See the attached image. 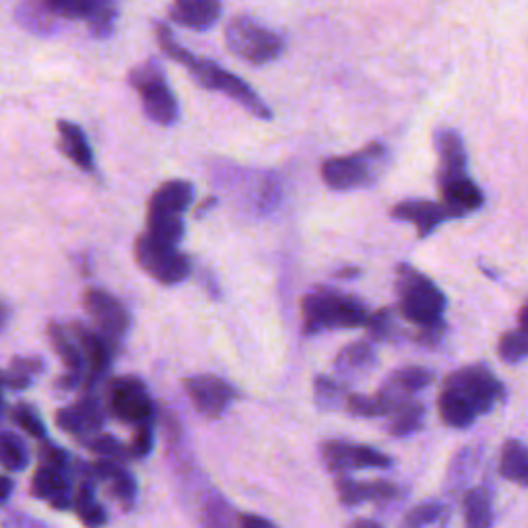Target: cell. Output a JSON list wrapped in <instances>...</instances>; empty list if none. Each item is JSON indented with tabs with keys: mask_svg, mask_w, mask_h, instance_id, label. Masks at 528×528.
Returning <instances> with one entry per match:
<instances>
[{
	"mask_svg": "<svg viewBox=\"0 0 528 528\" xmlns=\"http://www.w3.org/2000/svg\"><path fill=\"white\" fill-rule=\"evenodd\" d=\"M502 401H506V386L500 378L485 363H471L444 380L438 396V411L446 425L465 429Z\"/></svg>",
	"mask_w": 528,
	"mask_h": 528,
	"instance_id": "6da1fadb",
	"label": "cell"
},
{
	"mask_svg": "<svg viewBox=\"0 0 528 528\" xmlns=\"http://www.w3.org/2000/svg\"><path fill=\"white\" fill-rule=\"evenodd\" d=\"M370 310L357 295L333 287H316L302 300L304 335L312 337L322 330L368 326Z\"/></svg>",
	"mask_w": 528,
	"mask_h": 528,
	"instance_id": "7a4b0ae2",
	"label": "cell"
},
{
	"mask_svg": "<svg viewBox=\"0 0 528 528\" xmlns=\"http://www.w3.org/2000/svg\"><path fill=\"white\" fill-rule=\"evenodd\" d=\"M394 289L399 295V314L419 330L446 326V293L427 275L403 262L396 267Z\"/></svg>",
	"mask_w": 528,
	"mask_h": 528,
	"instance_id": "3957f363",
	"label": "cell"
},
{
	"mask_svg": "<svg viewBox=\"0 0 528 528\" xmlns=\"http://www.w3.org/2000/svg\"><path fill=\"white\" fill-rule=\"evenodd\" d=\"M388 165V147L382 143H370L351 155L326 159L320 168V176L330 190L351 192L370 188L380 182V178L388 170Z\"/></svg>",
	"mask_w": 528,
	"mask_h": 528,
	"instance_id": "277c9868",
	"label": "cell"
},
{
	"mask_svg": "<svg viewBox=\"0 0 528 528\" xmlns=\"http://www.w3.org/2000/svg\"><path fill=\"white\" fill-rule=\"evenodd\" d=\"M225 42L238 58L254 66L277 60L285 50V38L279 31L248 15H236L227 23Z\"/></svg>",
	"mask_w": 528,
	"mask_h": 528,
	"instance_id": "5b68a950",
	"label": "cell"
},
{
	"mask_svg": "<svg viewBox=\"0 0 528 528\" xmlns=\"http://www.w3.org/2000/svg\"><path fill=\"white\" fill-rule=\"evenodd\" d=\"M128 83L137 89L145 114L159 126H174L180 116L178 99L168 85L163 66L157 58H149L128 73Z\"/></svg>",
	"mask_w": 528,
	"mask_h": 528,
	"instance_id": "8992f818",
	"label": "cell"
},
{
	"mask_svg": "<svg viewBox=\"0 0 528 528\" xmlns=\"http://www.w3.org/2000/svg\"><path fill=\"white\" fill-rule=\"evenodd\" d=\"M184 69L188 73H192V77L201 83L205 89L211 91H221L227 97L234 99L240 106H244L252 116L260 118V120H271L273 118V110L262 102L260 95L238 75L229 73L213 60H205V58H198V56H190L184 64Z\"/></svg>",
	"mask_w": 528,
	"mask_h": 528,
	"instance_id": "52a82bcc",
	"label": "cell"
},
{
	"mask_svg": "<svg viewBox=\"0 0 528 528\" xmlns=\"http://www.w3.org/2000/svg\"><path fill=\"white\" fill-rule=\"evenodd\" d=\"M139 267L161 285H180L190 275V258L176 246L161 244L151 236H139L135 242Z\"/></svg>",
	"mask_w": 528,
	"mask_h": 528,
	"instance_id": "ba28073f",
	"label": "cell"
},
{
	"mask_svg": "<svg viewBox=\"0 0 528 528\" xmlns=\"http://www.w3.org/2000/svg\"><path fill=\"white\" fill-rule=\"evenodd\" d=\"M106 409L118 421L128 425H143L155 419V405L145 384L135 376L112 378L106 384Z\"/></svg>",
	"mask_w": 528,
	"mask_h": 528,
	"instance_id": "9c48e42d",
	"label": "cell"
},
{
	"mask_svg": "<svg viewBox=\"0 0 528 528\" xmlns=\"http://www.w3.org/2000/svg\"><path fill=\"white\" fill-rule=\"evenodd\" d=\"M83 306L91 316L95 330L102 335L114 349L124 341L130 328V314L120 300L104 289H87L83 293Z\"/></svg>",
	"mask_w": 528,
	"mask_h": 528,
	"instance_id": "30bf717a",
	"label": "cell"
},
{
	"mask_svg": "<svg viewBox=\"0 0 528 528\" xmlns=\"http://www.w3.org/2000/svg\"><path fill=\"white\" fill-rule=\"evenodd\" d=\"M320 456L328 471L345 475L353 469H390L392 458L372 446L345 440H328L320 446Z\"/></svg>",
	"mask_w": 528,
	"mask_h": 528,
	"instance_id": "8fae6325",
	"label": "cell"
},
{
	"mask_svg": "<svg viewBox=\"0 0 528 528\" xmlns=\"http://www.w3.org/2000/svg\"><path fill=\"white\" fill-rule=\"evenodd\" d=\"M182 384L194 409L209 419L221 417L229 405L236 401V388L227 380L211 374L184 378Z\"/></svg>",
	"mask_w": 528,
	"mask_h": 528,
	"instance_id": "7c38bea8",
	"label": "cell"
},
{
	"mask_svg": "<svg viewBox=\"0 0 528 528\" xmlns=\"http://www.w3.org/2000/svg\"><path fill=\"white\" fill-rule=\"evenodd\" d=\"M106 419H108L106 403L99 401L95 394H85L81 401L64 407L56 413V425L62 429V432L79 438L81 442L95 434H102Z\"/></svg>",
	"mask_w": 528,
	"mask_h": 528,
	"instance_id": "4fadbf2b",
	"label": "cell"
},
{
	"mask_svg": "<svg viewBox=\"0 0 528 528\" xmlns=\"http://www.w3.org/2000/svg\"><path fill=\"white\" fill-rule=\"evenodd\" d=\"M434 145L438 151V188H444L452 182L471 178L469 176V157L465 143L452 128H438L434 135Z\"/></svg>",
	"mask_w": 528,
	"mask_h": 528,
	"instance_id": "5bb4252c",
	"label": "cell"
},
{
	"mask_svg": "<svg viewBox=\"0 0 528 528\" xmlns=\"http://www.w3.org/2000/svg\"><path fill=\"white\" fill-rule=\"evenodd\" d=\"M434 380H436V374L429 368L405 366V368L392 372L384 380V384L378 390V396L390 407V411H394L401 403L413 399L417 392L432 386Z\"/></svg>",
	"mask_w": 528,
	"mask_h": 528,
	"instance_id": "9a60e30c",
	"label": "cell"
},
{
	"mask_svg": "<svg viewBox=\"0 0 528 528\" xmlns=\"http://www.w3.org/2000/svg\"><path fill=\"white\" fill-rule=\"evenodd\" d=\"M71 330H73V335L81 347L85 366H87L85 386H93L97 380H102L108 374L112 355L116 349L102 335H99L95 328H89L81 322H75L71 326Z\"/></svg>",
	"mask_w": 528,
	"mask_h": 528,
	"instance_id": "2e32d148",
	"label": "cell"
},
{
	"mask_svg": "<svg viewBox=\"0 0 528 528\" xmlns=\"http://www.w3.org/2000/svg\"><path fill=\"white\" fill-rule=\"evenodd\" d=\"M378 366V349L370 339L345 345L335 357V376L345 386L370 376Z\"/></svg>",
	"mask_w": 528,
	"mask_h": 528,
	"instance_id": "e0dca14e",
	"label": "cell"
},
{
	"mask_svg": "<svg viewBox=\"0 0 528 528\" xmlns=\"http://www.w3.org/2000/svg\"><path fill=\"white\" fill-rule=\"evenodd\" d=\"M75 483L71 471L40 467L31 479V493L50 502L54 510H69L75 504Z\"/></svg>",
	"mask_w": 528,
	"mask_h": 528,
	"instance_id": "ac0fdd59",
	"label": "cell"
},
{
	"mask_svg": "<svg viewBox=\"0 0 528 528\" xmlns=\"http://www.w3.org/2000/svg\"><path fill=\"white\" fill-rule=\"evenodd\" d=\"M390 215L396 221H405V223L415 225L419 240L429 238L442 223H446L448 219H454L450 215V211L442 203H436V201H415V198H413V201H403V203L396 205L390 211Z\"/></svg>",
	"mask_w": 528,
	"mask_h": 528,
	"instance_id": "d6986e66",
	"label": "cell"
},
{
	"mask_svg": "<svg viewBox=\"0 0 528 528\" xmlns=\"http://www.w3.org/2000/svg\"><path fill=\"white\" fill-rule=\"evenodd\" d=\"M89 467H91V479L110 483L112 495L126 510L135 506L137 491H139L137 479L132 477V473H128L124 469V465H120V462H114V460L99 458Z\"/></svg>",
	"mask_w": 528,
	"mask_h": 528,
	"instance_id": "ffe728a7",
	"label": "cell"
},
{
	"mask_svg": "<svg viewBox=\"0 0 528 528\" xmlns=\"http://www.w3.org/2000/svg\"><path fill=\"white\" fill-rule=\"evenodd\" d=\"M337 493L343 506H359L363 502H386L399 495V487L390 481H355L347 475L337 479Z\"/></svg>",
	"mask_w": 528,
	"mask_h": 528,
	"instance_id": "44dd1931",
	"label": "cell"
},
{
	"mask_svg": "<svg viewBox=\"0 0 528 528\" xmlns=\"http://www.w3.org/2000/svg\"><path fill=\"white\" fill-rule=\"evenodd\" d=\"M221 11L223 7L215 0H178L170 9V19L180 27L205 31L219 21Z\"/></svg>",
	"mask_w": 528,
	"mask_h": 528,
	"instance_id": "7402d4cb",
	"label": "cell"
},
{
	"mask_svg": "<svg viewBox=\"0 0 528 528\" xmlns=\"http://www.w3.org/2000/svg\"><path fill=\"white\" fill-rule=\"evenodd\" d=\"M58 149L62 151L64 157H69L83 172H93L95 168L93 151L79 124L69 122V120L58 122Z\"/></svg>",
	"mask_w": 528,
	"mask_h": 528,
	"instance_id": "603a6c76",
	"label": "cell"
},
{
	"mask_svg": "<svg viewBox=\"0 0 528 528\" xmlns=\"http://www.w3.org/2000/svg\"><path fill=\"white\" fill-rule=\"evenodd\" d=\"M440 194H442V205L450 211L454 219L479 211L485 203L483 190L471 178L458 180L440 188Z\"/></svg>",
	"mask_w": 528,
	"mask_h": 528,
	"instance_id": "cb8c5ba5",
	"label": "cell"
},
{
	"mask_svg": "<svg viewBox=\"0 0 528 528\" xmlns=\"http://www.w3.org/2000/svg\"><path fill=\"white\" fill-rule=\"evenodd\" d=\"M48 339H50L56 355L62 359L66 374L81 376L87 382V366H85V359H83L81 347L73 335V330L52 322L48 326Z\"/></svg>",
	"mask_w": 528,
	"mask_h": 528,
	"instance_id": "d4e9b609",
	"label": "cell"
},
{
	"mask_svg": "<svg viewBox=\"0 0 528 528\" xmlns=\"http://www.w3.org/2000/svg\"><path fill=\"white\" fill-rule=\"evenodd\" d=\"M192 203H194V186L186 180H170L153 192L149 207L182 217Z\"/></svg>",
	"mask_w": 528,
	"mask_h": 528,
	"instance_id": "484cf974",
	"label": "cell"
},
{
	"mask_svg": "<svg viewBox=\"0 0 528 528\" xmlns=\"http://www.w3.org/2000/svg\"><path fill=\"white\" fill-rule=\"evenodd\" d=\"M425 413L427 407L417 399H409L401 403L388 415V425H386L388 434L392 438H409L417 434L425 423Z\"/></svg>",
	"mask_w": 528,
	"mask_h": 528,
	"instance_id": "4316f807",
	"label": "cell"
},
{
	"mask_svg": "<svg viewBox=\"0 0 528 528\" xmlns=\"http://www.w3.org/2000/svg\"><path fill=\"white\" fill-rule=\"evenodd\" d=\"M15 19L33 36H52L60 27V17L46 3H21L15 9Z\"/></svg>",
	"mask_w": 528,
	"mask_h": 528,
	"instance_id": "83f0119b",
	"label": "cell"
},
{
	"mask_svg": "<svg viewBox=\"0 0 528 528\" xmlns=\"http://www.w3.org/2000/svg\"><path fill=\"white\" fill-rule=\"evenodd\" d=\"M184 229L186 225L180 215L153 207L147 209V236H151L153 240L168 246H178L184 238Z\"/></svg>",
	"mask_w": 528,
	"mask_h": 528,
	"instance_id": "f1b7e54d",
	"label": "cell"
},
{
	"mask_svg": "<svg viewBox=\"0 0 528 528\" xmlns=\"http://www.w3.org/2000/svg\"><path fill=\"white\" fill-rule=\"evenodd\" d=\"M500 475L528 487V446L520 440H506L500 454Z\"/></svg>",
	"mask_w": 528,
	"mask_h": 528,
	"instance_id": "f546056e",
	"label": "cell"
},
{
	"mask_svg": "<svg viewBox=\"0 0 528 528\" xmlns=\"http://www.w3.org/2000/svg\"><path fill=\"white\" fill-rule=\"evenodd\" d=\"M77 516L87 528H102L108 524V512L106 508L95 500V487L93 481L81 479V483L75 489V504H73Z\"/></svg>",
	"mask_w": 528,
	"mask_h": 528,
	"instance_id": "4dcf8cb0",
	"label": "cell"
},
{
	"mask_svg": "<svg viewBox=\"0 0 528 528\" xmlns=\"http://www.w3.org/2000/svg\"><path fill=\"white\" fill-rule=\"evenodd\" d=\"M462 512H465V528H491L493 524L491 498L481 487H473L465 493Z\"/></svg>",
	"mask_w": 528,
	"mask_h": 528,
	"instance_id": "1f68e13d",
	"label": "cell"
},
{
	"mask_svg": "<svg viewBox=\"0 0 528 528\" xmlns=\"http://www.w3.org/2000/svg\"><path fill=\"white\" fill-rule=\"evenodd\" d=\"M349 388L330 376H316L314 378V403L320 411H339L347 407Z\"/></svg>",
	"mask_w": 528,
	"mask_h": 528,
	"instance_id": "d6a6232c",
	"label": "cell"
},
{
	"mask_svg": "<svg viewBox=\"0 0 528 528\" xmlns=\"http://www.w3.org/2000/svg\"><path fill=\"white\" fill-rule=\"evenodd\" d=\"M29 465V448L25 440L13 432H0V467L21 473Z\"/></svg>",
	"mask_w": 528,
	"mask_h": 528,
	"instance_id": "836d02e7",
	"label": "cell"
},
{
	"mask_svg": "<svg viewBox=\"0 0 528 528\" xmlns=\"http://www.w3.org/2000/svg\"><path fill=\"white\" fill-rule=\"evenodd\" d=\"M368 333L372 343H390L401 339V326L392 308H382L370 316Z\"/></svg>",
	"mask_w": 528,
	"mask_h": 528,
	"instance_id": "e575fe53",
	"label": "cell"
},
{
	"mask_svg": "<svg viewBox=\"0 0 528 528\" xmlns=\"http://www.w3.org/2000/svg\"><path fill=\"white\" fill-rule=\"evenodd\" d=\"M87 450L95 452L99 458H106V460H114V462H120V465H124L126 460H130V450L126 444H122L118 438L110 436V434H95L87 440L81 442Z\"/></svg>",
	"mask_w": 528,
	"mask_h": 528,
	"instance_id": "d590c367",
	"label": "cell"
},
{
	"mask_svg": "<svg viewBox=\"0 0 528 528\" xmlns=\"http://www.w3.org/2000/svg\"><path fill=\"white\" fill-rule=\"evenodd\" d=\"M9 417L11 421L21 427L25 434H29L31 438H38L44 440L46 438V425L44 419L40 417L38 409L31 407L29 403H17L9 409Z\"/></svg>",
	"mask_w": 528,
	"mask_h": 528,
	"instance_id": "8d00e7d4",
	"label": "cell"
},
{
	"mask_svg": "<svg viewBox=\"0 0 528 528\" xmlns=\"http://www.w3.org/2000/svg\"><path fill=\"white\" fill-rule=\"evenodd\" d=\"M353 417H388L392 411L390 407L380 399L378 392L368 396V394H349L347 399V407H345Z\"/></svg>",
	"mask_w": 528,
	"mask_h": 528,
	"instance_id": "74e56055",
	"label": "cell"
},
{
	"mask_svg": "<svg viewBox=\"0 0 528 528\" xmlns=\"http://www.w3.org/2000/svg\"><path fill=\"white\" fill-rule=\"evenodd\" d=\"M498 355L506 363H518L528 359V333L522 328L508 330L498 341Z\"/></svg>",
	"mask_w": 528,
	"mask_h": 528,
	"instance_id": "f35d334b",
	"label": "cell"
},
{
	"mask_svg": "<svg viewBox=\"0 0 528 528\" xmlns=\"http://www.w3.org/2000/svg\"><path fill=\"white\" fill-rule=\"evenodd\" d=\"M118 19V7L112 3H99L97 11L87 21L91 36L97 40H108L114 33V25Z\"/></svg>",
	"mask_w": 528,
	"mask_h": 528,
	"instance_id": "ab89813d",
	"label": "cell"
},
{
	"mask_svg": "<svg viewBox=\"0 0 528 528\" xmlns=\"http://www.w3.org/2000/svg\"><path fill=\"white\" fill-rule=\"evenodd\" d=\"M444 512V506L440 502H423L415 508H411L401 522V528H425L434 524Z\"/></svg>",
	"mask_w": 528,
	"mask_h": 528,
	"instance_id": "60d3db41",
	"label": "cell"
},
{
	"mask_svg": "<svg viewBox=\"0 0 528 528\" xmlns=\"http://www.w3.org/2000/svg\"><path fill=\"white\" fill-rule=\"evenodd\" d=\"M40 460H42V467H50V469H60V471H75V460L73 456L66 452L64 448L52 444V442H44L40 446ZM75 475V473H73Z\"/></svg>",
	"mask_w": 528,
	"mask_h": 528,
	"instance_id": "b9f144b4",
	"label": "cell"
},
{
	"mask_svg": "<svg viewBox=\"0 0 528 528\" xmlns=\"http://www.w3.org/2000/svg\"><path fill=\"white\" fill-rule=\"evenodd\" d=\"M155 446V429H153V421L151 423H143L135 429V436H132L128 450L132 458H147L153 452Z\"/></svg>",
	"mask_w": 528,
	"mask_h": 528,
	"instance_id": "7bdbcfd3",
	"label": "cell"
},
{
	"mask_svg": "<svg viewBox=\"0 0 528 528\" xmlns=\"http://www.w3.org/2000/svg\"><path fill=\"white\" fill-rule=\"evenodd\" d=\"M475 450L473 448H462L454 460H452V465H450V473H448V479L452 483H462V481H467L473 467H475Z\"/></svg>",
	"mask_w": 528,
	"mask_h": 528,
	"instance_id": "ee69618b",
	"label": "cell"
},
{
	"mask_svg": "<svg viewBox=\"0 0 528 528\" xmlns=\"http://www.w3.org/2000/svg\"><path fill=\"white\" fill-rule=\"evenodd\" d=\"M11 370L21 374V376L33 378V376L42 374L46 370V366H44V361L40 357H13Z\"/></svg>",
	"mask_w": 528,
	"mask_h": 528,
	"instance_id": "f6af8a7d",
	"label": "cell"
},
{
	"mask_svg": "<svg viewBox=\"0 0 528 528\" xmlns=\"http://www.w3.org/2000/svg\"><path fill=\"white\" fill-rule=\"evenodd\" d=\"M31 386V378L21 376L13 370H0V388H9V390H25Z\"/></svg>",
	"mask_w": 528,
	"mask_h": 528,
	"instance_id": "bcb514c9",
	"label": "cell"
},
{
	"mask_svg": "<svg viewBox=\"0 0 528 528\" xmlns=\"http://www.w3.org/2000/svg\"><path fill=\"white\" fill-rule=\"evenodd\" d=\"M240 528H277L271 520L254 516V514H242L240 516Z\"/></svg>",
	"mask_w": 528,
	"mask_h": 528,
	"instance_id": "7dc6e473",
	"label": "cell"
},
{
	"mask_svg": "<svg viewBox=\"0 0 528 528\" xmlns=\"http://www.w3.org/2000/svg\"><path fill=\"white\" fill-rule=\"evenodd\" d=\"M11 493H13V481L5 475H0V504H5Z\"/></svg>",
	"mask_w": 528,
	"mask_h": 528,
	"instance_id": "c3c4849f",
	"label": "cell"
},
{
	"mask_svg": "<svg viewBox=\"0 0 528 528\" xmlns=\"http://www.w3.org/2000/svg\"><path fill=\"white\" fill-rule=\"evenodd\" d=\"M359 275H361V271L357 267H345V269H341V271L335 273L337 279H355Z\"/></svg>",
	"mask_w": 528,
	"mask_h": 528,
	"instance_id": "681fc988",
	"label": "cell"
},
{
	"mask_svg": "<svg viewBox=\"0 0 528 528\" xmlns=\"http://www.w3.org/2000/svg\"><path fill=\"white\" fill-rule=\"evenodd\" d=\"M17 518H19V524H21V528H46L44 524L36 522V520H33V518H27V516H17Z\"/></svg>",
	"mask_w": 528,
	"mask_h": 528,
	"instance_id": "f907efd6",
	"label": "cell"
},
{
	"mask_svg": "<svg viewBox=\"0 0 528 528\" xmlns=\"http://www.w3.org/2000/svg\"><path fill=\"white\" fill-rule=\"evenodd\" d=\"M349 528H382L378 522H374V520H355Z\"/></svg>",
	"mask_w": 528,
	"mask_h": 528,
	"instance_id": "816d5d0a",
	"label": "cell"
},
{
	"mask_svg": "<svg viewBox=\"0 0 528 528\" xmlns=\"http://www.w3.org/2000/svg\"><path fill=\"white\" fill-rule=\"evenodd\" d=\"M518 322H520V328L528 333V302L522 306V310L518 314Z\"/></svg>",
	"mask_w": 528,
	"mask_h": 528,
	"instance_id": "f5cc1de1",
	"label": "cell"
},
{
	"mask_svg": "<svg viewBox=\"0 0 528 528\" xmlns=\"http://www.w3.org/2000/svg\"><path fill=\"white\" fill-rule=\"evenodd\" d=\"M9 415V407L5 403V396H3V390H0V423L5 421V417Z\"/></svg>",
	"mask_w": 528,
	"mask_h": 528,
	"instance_id": "db71d44e",
	"label": "cell"
},
{
	"mask_svg": "<svg viewBox=\"0 0 528 528\" xmlns=\"http://www.w3.org/2000/svg\"><path fill=\"white\" fill-rule=\"evenodd\" d=\"M7 320H9V310H7V306L3 302H0V328H5Z\"/></svg>",
	"mask_w": 528,
	"mask_h": 528,
	"instance_id": "11a10c76",
	"label": "cell"
}]
</instances>
